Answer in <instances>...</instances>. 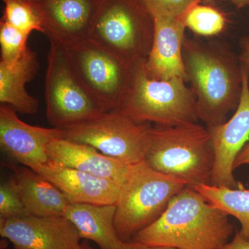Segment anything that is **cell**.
<instances>
[{"label":"cell","mask_w":249,"mask_h":249,"mask_svg":"<svg viewBox=\"0 0 249 249\" xmlns=\"http://www.w3.org/2000/svg\"><path fill=\"white\" fill-rule=\"evenodd\" d=\"M183 55L186 81L196 96L199 120L206 127L224 124L240 101L242 70L239 58L219 42L186 37Z\"/></svg>","instance_id":"1"},{"label":"cell","mask_w":249,"mask_h":249,"mask_svg":"<svg viewBox=\"0 0 249 249\" xmlns=\"http://www.w3.org/2000/svg\"><path fill=\"white\" fill-rule=\"evenodd\" d=\"M233 232L229 214L186 186L132 241L177 249H222Z\"/></svg>","instance_id":"2"},{"label":"cell","mask_w":249,"mask_h":249,"mask_svg":"<svg viewBox=\"0 0 249 249\" xmlns=\"http://www.w3.org/2000/svg\"><path fill=\"white\" fill-rule=\"evenodd\" d=\"M144 161L156 171L182 180L187 186L211 184L214 152L209 129L197 123L153 124Z\"/></svg>","instance_id":"3"},{"label":"cell","mask_w":249,"mask_h":249,"mask_svg":"<svg viewBox=\"0 0 249 249\" xmlns=\"http://www.w3.org/2000/svg\"><path fill=\"white\" fill-rule=\"evenodd\" d=\"M154 34V18L140 0H98L89 38L136 67L148 57Z\"/></svg>","instance_id":"4"},{"label":"cell","mask_w":249,"mask_h":249,"mask_svg":"<svg viewBox=\"0 0 249 249\" xmlns=\"http://www.w3.org/2000/svg\"><path fill=\"white\" fill-rule=\"evenodd\" d=\"M187 186L182 180L152 169L145 161L132 165L116 203L115 227L124 243L160 217L174 196Z\"/></svg>","instance_id":"5"},{"label":"cell","mask_w":249,"mask_h":249,"mask_svg":"<svg viewBox=\"0 0 249 249\" xmlns=\"http://www.w3.org/2000/svg\"><path fill=\"white\" fill-rule=\"evenodd\" d=\"M142 64L136 67L132 89L120 111L139 122L160 125L197 123L196 96L186 80L153 79Z\"/></svg>","instance_id":"6"},{"label":"cell","mask_w":249,"mask_h":249,"mask_svg":"<svg viewBox=\"0 0 249 249\" xmlns=\"http://www.w3.org/2000/svg\"><path fill=\"white\" fill-rule=\"evenodd\" d=\"M65 50L72 71L93 101L105 111L120 110L137 67L125 65L89 38Z\"/></svg>","instance_id":"7"},{"label":"cell","mask_w":249,"mask_h":249,"mask_svg":"<svg viewBox=\"0 0 249 249\" xmlns=\"http://www.w3.org/2000/svg\"><path fill=\"white\" fill-rule=\"evenodd\" d=\"M153 124L139 122L120 110L106 111L61 128L64 139L86 144L129 165L145 160Z\"/></svg>","instance_id":"8"},{"label":"cell","mask_w":249,"mask_h":249,"mask_svg":"<svg viewBox=\"0 0 249 249\" xmlns=\"http://www.w3.org/2000/svg\"><path fill=\"white\" fill-rule=\"evenodd\" d=\"M46 114L61 129L106 112L80 85L67 61L65 48L50 41L45 78Z\"/></svg>","instance_id":"9"},{"label":"cell","mask_w":249,"mask_h":249,"mask_svg":"<svg viewBox=\"0 0 249 249\" xmlns=\"http://www.w3.org/2000/svg\"><path fill=\"white\" fill-rule=\"evenodd\" d=\"M242 92L233 115L224 124L207 127L214 152L211 182L214 186H242L233 175L236 159L249 140V74L242 67Z\"/></svg>","instance_id":"10"},{"label":"cell","mask_w":249,"mask_h":249,"mask_svg":"<svg viewBox=\"0 0 249 249\" xmlns=\"http://www.w3.org/2000/svg\"><path fill=\"white\" fill-rule=\"evenodd\" d=\"M0 235L14 249H77L82 240L65 216L24 214L0 219Z\"/></svg>","instance_id":"11"},{"label":"cell","mask_w":249,"mask_h":249,"mask_svg":"<svg viewBox=\"0 0 249 249\" xmlns=\"http://www.w3.org/2000/svg\"><path fill=\"white\" fill-rule=\"evenodd\" d=\"M63 138L61 129L31 125L11 106H0V147L14 161L35 170L49 163V144Z\"/></svg>","instance_id":"12"},{"label":"cell","mask_w":249,"mask_h":249,"mask_svg":"<svg viewBox=\"0 0 249 249\" xmlns=\"http://www.w3.org/2000/svg\"><path fill=\"white\" fill-rule=\"evenodd\" d=\"M98 0H36L43 34L64 48L89 37Z\"/></svg>","instance_id":"13"},{"label":"cell","mask_w":249,"mask_h":249,"mask_svg":"<svg viewBox=\"0 0 249 249\" xmlns=\"http://www.w3.org/2000/svg\"><path fill=\"white\" fill-rule=\"evenodd\" d=\"M151 50L142 64L147 76L156 80H186L183 48L186 25L181 17H157ZM187 82V81H186Z\"/></svg>","instance_id":"14"},{"label":"cell","mask_w":249,"mask_h":249,"mask_svg":"<svg viewBox=\"0 0 249 249\" xmlns=\"http://www.w3.org/2000/svg\"><path fill=\"white\" fill-rule=\"evenodd\" d=\"M34 171L56 186L71 204H116L120 196V185L80 170L48 163Z\"/></svg>","instance_id":"15"},{"label":"cell","mask_w":249,"mask_h":249,"mask_svg":"<svg viewBox=\"0 0 249 249\" xmlns=\"http://www.w3.org/2000/svg\"><path fill=\"white\" fill-rule=\"evenodd\" d=\"M47 154L49 163L110 180L121 187L132 165L124 164L103 155L90 145L64 138L51 142Z\"/></svg>","instance_id":"16"},{"label":"cell","mask_w":249,"mask_h":249,"mask_svg":"<svg viewBox=\"0 0 249 249\" xmlns=\"http://www.w3.org/2000/svg\"><path fill=\"white\" fill-rule=\"evenodd\" d=\"M15 186L28 213L38 217L64 216L70 201L56 186L27 166L8 163Z\"/></svg>","instance_id":"17"},{"label":"cell","mask_w":249,"mask_h":249,"mask_svg":"<svg viewBox=\"0 0 249 249\" xmlns=\"http://www.w3.org/2000/svg\"><path fill=\"white\" fill-rule=\"evenodd\" d=\"M116 204H71L64 216L80 238L92 241L101 249H121L124 242L115 227Z\"/></svg>","instance_id":"18"},{"label":"cell","mask_w":249,"mask_h":249,"mask_svg":"<svg viewBox=\"0 0 249 249\" xmlns=\"http://www.w3.org/2000/svg\"><path fill=\"white\" fill-rule=\"evenodd\" d=\"M38 68L36 54L30 49L14 65H6L0 62L1 105L11 106L21 114H36L38 101L29 94L26 84L36 76Z\"/></svg>","instance_id":"19"},{"label":"cell","mask_w":249,"mask_h":249,"mask_svg":"<svg viewBox=\"0 0 249 249\" xmlns=\"http://www.w3.org/2000/svg\"><path fill=\"white\" fill-rule=\"evenodd\" d=\"M195 189L216 207L239 221L240 235L249 242V190L243 185L237 188L200 185Z\"/></svg>","instance_id":"20"},{"label":"cell","mask_w":249,"mask_h":249,"mask_svg":"<svg viewBox=\"0 0 249 249\" xmlns=\"http://www.w3.org/2000/svg\"><path fill=\"white\" fill-rule=\"evenodd\" d=\"M186 27L205 37L219 35L227 24L226 16L219 10L206 4L191 6L183 16Z\"/></svg>","instance_id":"21"},{"label":"cell","mask_w":249,"mask_h":249,"mask_svg":"<svg viewBox=\"0 0 249 249\" xmlns=\"http://www.w3.org/2000/svg\"><path fill=\"white\" fill-rule=\"evenodd\" d=\"M2 1L4 3V11L1 21L29 36L34 31L43 34L40 18L32 5L21 0Z\"/></svg>","instance_id":"22"},{"label":"cell","mask_w":249,"mask_h":249,"mask_svg":"<svg viewBox=\"0 0 249 249\" xmlns=\"http://www.w3.org/2000/svg\"><path fill=\"white\" fill-rule=\"evenodd\" d=\"M29 36L3 22H0V45L1 62L6 65H13L18 61L28 48L27 42Z\"/></svg>","instance_id":"23"},{"label":"cell","mask_w":249,"mask_h":249,"mask_svg":"<svg viewBox=\"0 0 249 249\" xmlns=\"http://www.w3.org/2000/svg\"><path fill=\"white\" fill-rule=\"evenodd\" d=\"M152 17H181L202 0H140Z\"/></svg>","instance_id":"24"},{"label":"cell","mask_w":249,"mask_h":249,"mask_svg":"<svg viewBox=\"0 0 249 249\" xmlns=\"http://www.w3.org/2000/svg\"><path fill=\"white\" fill-rule=\"evenodd\" d=\"M29 214L12 179L0 185V219Z\"/></svg>","instance_id":"25"},{"label":"cell","mask_w":249,"mask_h":249,"mask_svg":"<svg viewBox=\"0 0 249 249\" xmlns=\"http://www.w3.org/2000/svg\"><path fill=\"white\" fill-rule=\"evenodd\" d=\"M240 53L239 55L241 66L249 74V36L242 37L240 40Z\"/></svg>","instance_id":"26"},{"label":"cell","mask_w":249,"mask_h":249,"mask_svg":"<svg viewBox=\"0 0 249 249\" xmlns=\"http://www.w3.org/2000/svg\"><path fill=\"white\" fill-rule=\"evenodd\" d=\"M222 249H249V242L244 239L237 231L232 240L224 245Z\"/></svg>","instance_id":"27"},{"label":"cell","mask_w":249,"mask_h":249,"mask_svg":"<svg viewBox=\"0 0 249 249\" xmlns=\"http://www.w3.org/2000/svg\"><path fill=\"white\" fill-rule=\"evenodd\" d=\"M121 249H177L173 247H165V246H156L147 245L139 242H126L124 243Z\"/></svg>","instance_id":"28"},{"label":"cell","mask_w":249,"mask_h":249,"mask_svg":"<svg viewBox=\"0 0 249 249\" xmlns=\"http://www.w3.org/2000/svg\"><path fill=\"white\" fill-rule=\"evenodd\" d=\"M248 164H249V142L245 145L243 150L237 156L234 163V170L242 165Z\"/></svg>","instance_id":"29"},{"label":"cell","mask_w":249,"mask_h":249,"mask_svg":"<svg viewBox=\"0 0 249 249\" xmlns=\"http://www.w3.org/2000/svg\"><path fill=\"white\" fill-rule=\"evenodd\" d=\"M224 1L232 3L237 9H242V8L249 6V0H224Z\"/></svg>","instance_id":"30"},{"label":"cell","mask_w":249,"mask_h":249,"mask_svg":"<svg viewBox=\"0 0 249 249\" xmlns=\"http://www.w3.org/2000/svg\"><path fill=\"white\" fill-rule=\"evenodd\" d=\"M77 249H95L93 247H91V245H89V242H87V241H84V242H82L80 244L79 247Z\"/></svg>","instance_id":"31"},{"label":"cell","mask_w":249,"mask_h":249,"mask_svg":"<svg viewBox=\"0 0 249 249\" xmlns=\"http://www.w3.org/2000/svg\"><path fill=\"white\" fill-rule=\"evenodd\" d=\"M21 1H24L26 3H29L31 5H34V3H35L36 0H21Z\"/></svg>","instance_id":"32"},{"label":"cell","mask_w":249,"mask_h":249,"mask_svg":"<svg viewBox=\"0 0 249 249\" xmlns=\"http://www.w3.org/2000/svg\"><path fill=\"white\" fill-rule=\"evenodd\" d=\"M214 0H202V1H204L205 4H209L210 3H212Z\"/></svg>","instance_id":"33"}]
</instances>
